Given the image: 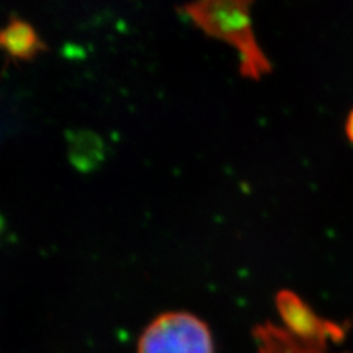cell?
I'll use <instances>...</instances> for the list:
<instances>
[{
    "label": "cell",
    "mask_w": 353,
    "mask_h": 353,
    "mask_svg": "<svg viewBox=\"0 0 353 353\" xmlns=\"http://www.w3.org/2000/svg\"><path fill=\"white\" fill-rule=\"evenodd\" d=\"M44 48L46 46L36 30L26 21L12 18L6 27L0 30V49L5 50L10 58L28 61L36 58Z\"/></svg>",
    "instance_id": "277c9868"
},
{
    "label": "cell",
    "mask_w": 353,
    "mask_h": 353,
    "mask_svg": "<svg viewBox=\"0 0 353 353\" xmlns=\"http://www.w3.org/2000/svg\"><path fill=\"white\" fill-rule=\"evenodd\" d=\"M139 353H215L211 331L189 312H168L145 330Z\"/></svg>",
    "instance_id": "7a4b0ae2"
},
{
    "label": "cell",
    "mask_w": 353,
    "mask_h": 353,
    "mask_svg": "<svg viewBox=\"0 0 353 353\" xmlns=\"http://www.w3.org/2000/svg\"><path fill=\"white\" fill-rule=\"evenodd\" d=\"M345 132H346V137L349 139V141L353 145V108L350 109V112H349V115L346 118Z\"/></svg>",
    "instance_id": "8992f818"
},
{
    "label": "cell",
    "mask_w": 353,
    "mask_h": 353,
    "mask_svg": "<svg viewBox=\"0 0 353 353\" xmlns=\"http://www.w3.org/2000/svg\"><path fill=\"white\" fill-rule=\"evenodd\" d=\"M256 353H328L327 349L306 345L292 336L284 327L274 323H263L253 330Z\"/></svg>",
    "instance_id": "5b68a950"
},
{
    "label": "cell",
    "mask_w": 353,
    "mask_h": 353,
    "mask_svg": "<svg viewBox=\"0 0 353 353\" xmlns=\"http://www.w3.org/2000/svg\"><path fill=\"white\" fill-rule=\"evenodd\" d=\"M252 2L245 0H211L183 6V12L208 36L234 48L240 61V74L250 80H261L271 72L267 54L256 41L250 15Z\"/></svg>",
    "instance_id": "6da1fadb"
},
{
    "label": "cell",
    "mask_w": 353,
    "mask_h": 353,
    "mask_svg": "<svg viewBox=\"0 0 353 353\" xmlns=\"http://www.w3.org/2000/svg\"><path fill=\"white\" fill-rule=\"evenodd\" d=\"M283 327L297 340L315 347L327 349L330 343L343 341L347 328L319 316L302 297L292 290H281L275 297Z\"/></svg>",
    "instance_id": "3957f363"
}]
</instances>
